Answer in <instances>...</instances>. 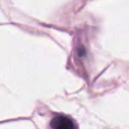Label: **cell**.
Returning a JSON list of instances; mask_svg holds the SVG:
<instances>
[{
    "label": "cell",
    "mask_w": 129,
    "mask_h": 129,
    "mask_svg": "<svg viewBox=\"0 0 129 129\" xmlns=\"http://www.w3.org/2000/svg\"><path fill=\"white\" fill-rule=\"evenodd\" d=\"M51 127L53 128H74L76 125L73 123V121L67 117L63 116H57L51 120L50 123Z\"/></svg>",
    "instance_id": "obj_1"
}]
</instances>
